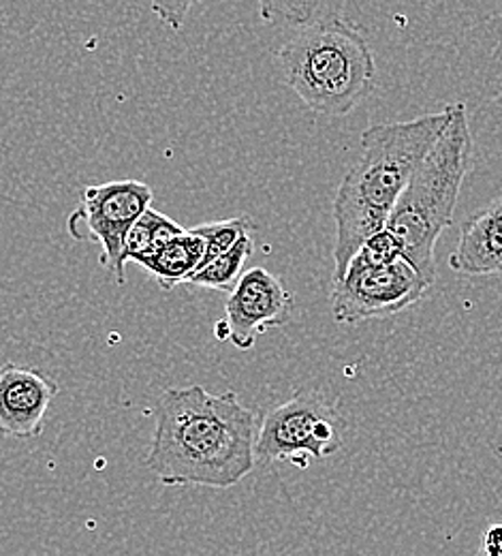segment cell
I'll list each match as a JSON object with an SVG mask.
<instances>
[{"label":"cell","mask_w":502,"mask_h":556,"mask_svg":"<svg viewBox=\"0 0 502 556\" xmlns=\"http://www.w3.org/2000/svg\"><path fill=\"white\" fill-rule=\"evenodd\" d=\"M59 383L43 370L15 362L0 364V434L35 439L43 432Z\"/></svg>","instance_id":"cell-9"},{"label":"cell","mask_w":502,"mask_h":556,"mask_svg":"<svg viewBox=\"0 0 502 556\" xmlns=\"http://www.w3.org/2000/svg\"><path fill=\"white\" fill-rule=\"evenodd\" d=\"M447 125L449 105L413 121L372 125L361 134L358 159L343 176L332 208L336 220L334 280L345 275L359 247L385 229L409 180Z\"/></svg>","instance_id":"cell-2"},{"label":"cell","mask_w":502,"mask_h":556,"mask_svg":"<svg viewBox=\"0 0 502 556\" xmlns=\"http://www.w3.org/2000/svg\"><path fill=\"white\" fill-rule=\"evenodd\" d=\"M152 9L160 15V20L165 24H169L171 28H180L182 22H184L186 11L191 9V4L189 2H182V4H152Z\"/></svg>","instance_id":"cell-18"},{"label":"cell","mask_w":502,"mask_h":556,"mask_svg":"<svg viewBox=\"0 0 502 556\" xmlns=\"http://www.w3.org/2000/svg\"><path fill=\"white\" fill-rule=\"evenodd\" d=\"M184 231L186 229L180 223H176L173 218H169L167 214L154 208L145 210L144 214L138 218V223L127 233L125 249H123V264L125 266L129 262L138 264L140 260L152 255L154 251H158L160 247L171 242L173 238L182 236Z\"/></svg>","instance_id":"cell-13"},{"label":"cell","mask_w":502,"mask_h":556,"mask_svg":"<svg viewBox=\"0 0 502 556\" xmlns=\"http://www.w3.org/2000/svg\"><path fill=\"white\" fill-rule=\"evenodd\" d=\"M293 295L285 282L266 268H250L237 280L224 304L229 341L240 351L255 348L257 339L291 319Z\"/></svg>","instance_id":"cell-8"},{"label":"cell","mask_w":502,"mask_h":556,"mask_svg":"<svg viewBox=\"0 0 502 556\" xmlns=\"http://www.w3.org/2000/svg\"><path fill=\"white\" fill-rule=\"evenodd\" d=\"M152 189L142 180H112L86 187L73 210L67 227L75 240L101 247L105 266L118 287L127 282L123 249L129 229L152 204Z\"/></svg>","instance_id":"cell-7"},{"label":"cell","mask_w":502,"mask_h":556,"mask_svg":"<svg viewBox=\"0 0 502 556\" xmlns=\"http://www.w3.org/2000/svg\"><path fill=\"white\" fill-rule=\"evenodd\" d=\"M477 556H502V518L486 527Z\"/></svg>","instance_id":"cell-17"},{"label":"cell","mask_w":502,"mask_h":556,"mask_svg":"<svg viewBox=\"0 0 502 556\" xmlns=\"http://www.w3.org/2000/svg\"><path fill=\"white\" fill-rule=\"evenodd\" d=\"M253 251H255V240L253 236H246L231 251L216 257L215 262L202 266L193 277L189 278L186 285L231 293L237 280L244 275V264L248 262Z\"/></svg>","instance_id":"cell-14"},{"label":"cell","mask_w":502,"mask_h":556,"mask_svg":"<svg viewBox=\"0 0 502 556\" xmlns=\"http://www.w3.org/2000/svg\"><path fill=\"white\" fill-rule=\"evenodd\" d=\"M261 20L272 26L301 33L319 24L343 17V2H293V0H266L259 7Z\"/></svg>","instance_id":"cell-12"},{"label":"cell","mask_w":502,"mask_h":556,"mask_svg":"<svg viewBox=\"0 0 502 556\" xmlns=\"http://www.w3.org/2000/svg\"><path fill=\"white\" fill-rule=\"evenodd\" d=\"M430 289L402 257L385 266H372L356 253L345 275L334 280L332 317L340 326L385 319L417 304Z\"/></svg>","instance_id":"cell-6"},{"label":"cell","mask_w":502,"mask_h":556,"mask_svg":"<svg viewBox=\"0 0 502 556\" xmlns=\"http://www.w3.org/2000/svg\"><path fill=\"white\" fill-rule=\"evenodd\" d=\"M358 253L368 264H372V266H385V264H391V262H396V260L402 257V251H400L396 238H394L387 229H383V231L370 236V238L359 247Z\"/></svg>","instance_id":"cell-16"},{"label":"cell","mask_w":502,"mask_h":556,"mask_svg":"<svg viewBox=\"0 0 502 556\" xmlns=\"http://www.w3.org/2000/svg\"><path fill=\"white\" fill-rule=\"evenodd\" d=\"M193 231L206 244V255H204V264H202V266H206V264L215 262L216 257L231 251L242 238L250 236L255 231V223L248 216H235V218H227V220L197 225V227H193Z\"/></svg>","instance_id":"cell-15"},{"label":"cell","mask_w":502,"mask_h":556,"mask_svg":"<svg viewBox=\"0 0 502 556\" xmlns=\"http://www.w3.org/2000/svg\"><path fill=\"white\" fill-rule=\"evenodd\" d=\"M276 61L288 88L312 112L332 118L351 114L376 81L372 48L345 17L295 33Z\"/></svg>","instance_id":"cell-4"},{"label":"cell","mask_w":502,"mask_h":556,"mask_svg":"<svg viewBox=\"0 0 502 556\" xmlns=\"http://www.w3.org/2000/svg\"><path fill=\"white\" fill-rule=\"evenodd\" d=\"M154 419L145 467L167 486L231 488L257 465V414L233 392L169 388Z\"/></svg>","instance_id":"cell-1"},{"label":"cell","mask_w":502,"mask_h":556,"mask_svg":"<svg viewBox=\"0 0 502 556\" xmlns=\"http://www.w3.org/2000/svg\"><path fill=\"white\" fill-rule=\"evenodd\" d=\"M475 556H477V555H475Z\"/></svg>","instance_id":"cell-19"},{"label":"cell","mask_w":502,"mask_h":556,"mask_svg":"<svg viewBox=\"0 0 502 556\" xmlns=\"http://www.w3.org/2000/svg\"><path fill=\"white\" fill-rule=\"evenodd\" d=\"M345 426L336 405L325 394L301 388L261 419L255 460L297 467H308L310 460H325L343 447Z\"/></svg>","instance_id":"cell-5"},{"label":"cell","mask_w":502,"mask_h":556,"mask_svg":"<svg viewBox=\"0 0 502 556\" xmlns=\"http://www.w3.org/2000/svg\"><path fill=\"white\" fill-rule=\"evenodd\" d=\"M449 268L466 277L502 275V195L462 227Z\"/></svg>","instance_id":"cell-10"},{"label":"cell","mask_w":502,"mask_h":556,"mask_svg":"<svg viewBox=\"0 0 502 556\" xmlns=\"http://www.w3.org/2000/svg\"><path fill=\"white\" fill-rule=\"evenodd\" d=\"M471 159L473 134L468 110L458 101L449 105L445 134L409 180L385 225L396 238L402 260H407L430 287L436 280V242L453 223Z\"/></svg>","instance_id":"cell-3"},{"label":"cell","mask_w":502,"mask_h":556,"mask_svg":"<svg viewBox=\"0 0 502 556\" xmlns=\"http://www.w3.org/2000/svg\"><path fill=\"white\" fill-rule=\"evenodd\" d=\"M204 255V240L193 229H186L182 236L173 238L138 264L150 273L163 291H171L178 285H186L189 278L202 268Z\"/></svg>","instance_id":"cell-11"}]
</instances>
